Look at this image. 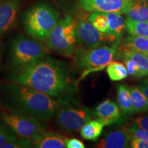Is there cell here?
<instances>
[{
  "instance_id": "16",
  "label": "cell",
  "mask_w": 148,
  "mask_h": 148,
  "mask_svg": "<svg viewBox=\"0 0 148 148\" xmlns=\"http://www.w3.org/2000/svg\"><path fill=\"white\" fill-rule=\"evenodd\" d=\"M104 125L99 120H88L79 130L82 138L88 140H97L101 134Z\"/></svg>"
},
{
  "instance_id": "22",
  "label": "cell",
  "mask_w": 148,
  "mask_h": 148,
  "mask_svg": "<svg viewBox=\"0 0 148 148\" xmlns=\"http://www.w3.org/2000/svg\"><path fill=\"white\" fill-rule=\"evenodd\" d=\"M106 72L112 81H120L128 75L125 64L118 61H111L106 66Z\"/></svg>"
},
{
  "instance_id": "18",
  "label": "cell",
  "mask_w": 148,
  "mask_h": 148,
  "mask_svg": "<svg viewBox=\"0 0 148 148\" xmlns=\"http://www.w3.org/2000/svg\"><path fill=\"white\" fill-rule=\"evenodd\" d=\"M108 21L109 34L119 37L123 34L126 29L124 18L121 14L116 12H104Z\"/></svg>"
},
{
  "instance_id": "31",
  "label": "cell",
  "mask_w": 148,
  "mask_h": 148,
  "mask_svg": "<svg viewBox=\"0 0 148 148\" xmlns=\"http://www.w3.org/2000/svg\"><path fill=\"white\" fill-rule=\"evenodd\" d=\"M138 87L143 92V94L145 95L146 98H147L148 100V79L147 80L143 81L142 82H140Z\"/></svg>"
},
{
  "instance_id": "33",
  "label": "cell",
  "mask_w": 148,
  "mask_h": 148,
  "mask_svg": "<svg viewBox=\"0 0 148 148\" xmlns=\"http://www.w3.org/2000/svg\"><path fill=\"white\" fill-rule=\"evenodd\" d=\"M146 56H147V58H148V53H147V55H146Z\"/></svg>"
},
{
  "instance_id": "28",
  "label": "cell",
  "mask_w": 148,
  "mask_h": 148,
  "mask_svg": "<svg viewBox=\"0 0 148 148\" xmlns=\"http://www.w3.org/2000/svg\"><path fill=\"white\" fill-rule=\"evenodd\" d=\"M65 146L67 148H84L82 141L75 138H64Z\"/></svg>"
},
{
  "instance_id": "12",
  "label": "cell",
  "mask_w": 148,
  "mask_h": 148,
  "mask_svg": "<svg viewBox=\"0 0 148 148\" xmlns=\"http://www.w3.org/2000/svg\"><path fill=\"white\" fill-rule=\"evenodd\" d=\"M93 114L104 126L114 124L121 119L119 106L110 99H106L97 105L94 109Z\"/></svg>"
},
{
  "instance_id": "13",
  "label": "cell",
  "mask_w": 148,
  "mask_h": 148,
  "mask_svg": "<svg viewBox=\"0 0 148 148\" xmlns=\"http://www.w3.org/2000/svg\"><path fill=\"white\" fill-rule=\"evenodd\" d=\"M130 136L126 127L111 131L105 135L97 143L98 148H124L128 147L130 143Z\"/></svg>"
},
{
  "instance_id": "23",
  "label": "cell",
  "mask_w": 148,
  "mask_h": 148,
  "mask_svg": "<svg viewBox=\"0 0 148 148\" xmlns=\"http://www.w3.org/2000/svg\"><path fill=\"white\" fill-rule=\"evenodd\" d=\"M125 25L127 32L132 36L148 37V21H136L127 18Z\"/></svg>"
},
{
  "instance_id": "30",
  "label": "cell",
  "mask_w": 148,
  "mask_h": 148,
  "mask_svg": "<svg viewBox=\"0 0 148 148\" xmlns=\"http://www.w3.org/2000/svg\"><path fill=\"white\" fill-rule=\"evenodd\" d=\"M134 123L141 128L148 130V115L136 118L134 120Z\"/></svg>"
},
{
  "instance_id": "4",
  "label": "cell",
  "mask_w": 148,
  "mask_h": 148,
  "mask_svg": "<svg viewBox=\"0 0 148 148\" xmlns=\"http://www.w3.org/2000/svg\"><path fill=\"white\" fill-rule=\"evenodd\" d=\"M59 21V14L47 3H38L24 14L26 32L35 40H46Z\"/></svg>"
},
{
  "instance_id": "8",
  "label": "cell",
  "mask_w": 148,
  "mask_h": 148,
  "mask_svg": "<svg viewBox=\"0 0 148 148\" xmlns=\"http://www.w3.org/2000/svg\"><path fill=\"white\" fill-rule=\"evenodd\" d=\"M55 116L57 123L64 130L70 132L79 130L91 117L89 109L86 107L71 106V103L62 104Z\"/></svg>"
},
{
  "instance_id": "19",
  "label": "cell",
  "mask_w": 148,
  "mask_h": 148,
  "mask_svg": "<svg viewBox=\"0 0 148 148\" xmlns=\"http://www.w3.org/2000/svg\"><path fill=\"white\" fill-rule=\"evenodd\" d=\"M121 55L126 56L134 61L139 70L140 77L148 76V58L147 56L127 49H121Z\"/></svg>"
},
{
  "instance_id": "15",
  "label": "cell",
  "mask_w": 148,
  "mask_h": 148,
  "mask_svg": "<svg viewBox=\"0 0 148 148\" xmlns=\"http://www.w3.org/2000/svg\"><path fill=\"white\" fill-rule=\"evenodd\" d=\"M125 14L133 21H148V0H133Z\"/></svg>"
},
{
  "instance_id": "27",
  "label": "cell",
  "mask_w": 148,
  "mask_h": 148,
  "mask_svg": "<svg viewBox=\"0 0 148 148\" xmlns=\"http://www.w3.org/2000/svg\"><path fill=\"white\" fill-rule=\"evenodd\" d=\"M127 130L131 139L148 140V130L133 124L127 127Z\"/></svg>"
},
{
  "instance_id": "14",
  "label": "cell",
  "mask_w": 148,
  "mask_h": 148,
  "mask_svg": "<svg viewBox=\"0 0 148 148\" xmlns=\"http://www.w3.org/2000/svg\"><path fill=\"white\" fill-rule=\"evenodd\" d=\"M34 147L64 148L66 147L64 137L58 133L44 131L40 136L32 140Z\"/></svg>"
},
{
  "instance_id": "2",
  "label": "cell",
  "mask_w": 148,
  "mask_h": 148,
  "mask_svg": "<svg viewBox=\"0 0 148 148\" xmlns=\"http://www.w3.org/2000/svg\"><path fill=\"white\" fill-rule=\"evenodd\" d=\"M1 91L8 110L32 116L42 121L51 119L58 108L66 103L18 83L5 85Z\"/></svg>"
},
{
  "instance_id": "32",
  "label": "cell",
  "mask_w": 148,
  "mask_h": 148,
  "mask_svg": "<svg viewBox=\"0 0 148 148\" xmlns=\"http://www.w3.org/2000/svg\"><path fill=\"white\" fill-rule=\"evenodd\" d=\"M1 47H0V65H1Z\"/></svg>"
},
{
  "instance_id": "26",
  "label": "cell",
  "mask_w": 148,
  "mask_h": 148,
  "mask_svg": "<svg viewBox=\"0 0 148 148\" xmlns=\"http://www.w3.org/2000/svg\"><path fill=\"white\" fill-rule=\"evenodd\" d=\"M34 147L32 140L29 138L17 136L15 139L3 145L1 148H32Z\"/></svg>"
},
{
  "instance_id": "29",
  "label": "cell",
  "mask_w": 148,
  "mask_h": 148,
  "mask_svg": "<svg viewBox=\"0 0 148 148\" xmlns=\"http://www.w3.org/2000/svg\"><path fill=\"white\" fill-rule=\"evenodd\" d=\"M130 145L132 148H148V140L131 139Z\"/></svg>"
},
{
  "instance_id": "6",
  "label": "cell",
  "mask_w": 148,
  "mask_h": 148,
  "mask_svg": "<svg viewBox=\"0 0 148 148\" xmlns=\"http://www.w3.org/2000/svg\"><path fill=\"white\" fill-rule=\"evenodd\" d=\"M48 48L66 57H72L76 48L75 22L67 15L58 21L54 28L46 39Z\"/></svg>"
},
{
  "instance_id": "21",
  "label": "cell",
  "mask_w": 148,
  "mask_h": 148,
  "mask_svg": "<svg viewBox=\"0 0 148 148\" xmlns=\"http://www.w3.org/2000/svg\"><path fill=\"white\" fill-rule=\"evenodd\" d=\"M132 98L134 112H142L148 110V100L138 86L129 88Z\"/></svg>"
},
{
  "instance_id": "5",
  "label": "cell",
  "mask_w": 148,
  "mask_h": 148,
  "mask_svg": "<svg viewBox=\"0 0 148 148\" xmlns=\"http://www.w3.org/2000/svg\"><path fill=\"white\" fill-rule=\"evenodd\" d=\"M117 44L114 43L111 47L100 45L95 47H76L73 55L74 63L78 69L82 70L83 75L101 71L112 61Z\"/></svg>"
},
{
  "instance_id": "10",
  "label": "cell",
  "mask_w": 148,
  "mask_h": 148,
  "mask_svg": "<svg viewBox=\"0 0 148 148\" xmlns=\"http://www.w3.org/2000/svg\"><path fill=\"white\" fill-rule=\"evenodd\" d=\"M79 6L86 12H116L126 14L133 0H77Z\"/></svg>"
},
{
  "instance_id": "20",
  "label": "cell",
  "mask_w": 148,
  "mask_h": 148,
  "mask_svg": "<svg viewBox=\"0 0 148 148\" xmlns=\"http://www.w3.org/2000/svg\"><path fill=\"white\" fill-rule=\"evenodd\" d=\"M117 101L119 108L125 114L134 112L132 98L129 88L124 84H119L117 88Z\"/></svg>"
},
{
  "instance_id": "11",
  "label": "cell",
  "mask_w": 148,
  "mask_h": 148,
  "mask_svg": "<svg viewBox=\"0 0 148 148\" xmlns=\"http://www.w3.org/2000/svg\"><path fill=\"white\" fill-rule=\"evenodd\" d=\"M21 0H0V36L16 26Z\"/></svg>"
},
{
  "instance_id": "7",
  "label": "cell",
  "mask_w": 148,
  "mask_h": 148,
  "mask_svg": "<svg viewBox=\"0 0 148 148\" xmlns=\"http://www.w3.org/2000/svg\"><path fill=\"white\" fill-rule=\"evenodd\" d=\"M0 119L18 136L29 138L32 140L45 131L42 121L16 111H0Z\"/></svg>"
},
{
  "instance_id": "3",
  "label": "cell",
  "mask_w": 148,
  "mask_h": 148,
  "mask_svg": "<svg viewBox=\"0 0 148 148\" xmlns=\"http://www.w3.org/2000/svg\"><path fill=\"white\" fill-rule=\"evenodd\" d=\"M45 47L34 38L18 34L9 46L8 62L12 74L25 71L47 56Z\"/></svg>"
},
{
  "instance_id": "24",
  "label": "cell",
  "mask_w": 148,
  "mask_h": 148,
  "mask_svg": "<svg viewBox=\"0 0 148 148\" xmlns=\"http://www.w3.org/2000/svg\"><path fill=\"white\" fill-rule=\"evenodd\" d=\"M88 21L101 32L108 33V21L104 12H93L88 16Z\"/></svg>"
},
{
  "instance_id": "25",
  "label": "cell",
  "mask_w": 148,
  "mask_h": 148,
  "mask_svg": "<svg viewBox=\"0 0 148 148\" xmlns=\"http://www.w3.org/2000/svg\"><path fill=\"white\" fill-rule=\"evenodd\" d=\"M17 135L3 122H0V148L5 143L15 139Z\"/></svg>"
},
{
  "instance_id": "17",
  "label": "cell",
  "mask_w": 148,
  "mask_h": 148,
  "mask_svg": "<svg viewBox=\"0 0 148 148\" xmlns=\"http://www.w3.org/2000/svg\"><path fill=\"white\" fill-rule=\"evenodd\" d=\"M121 49H127L147 55L148 53V37L130 36L122 40Z\"/></svg>"
},
{
  "instance_id": "1",
  "label": "cell",
  "mask_w": 148,
  "mask_h": 148,
  "mask_svg": "<svg viewBox=\"0 0 148 148\" xmlns=\"http://www.w3.org/2000/svg\"><path fill=\"white\" fill-rule=\"evenodd\" d=\"M12 82L21 84L63 103H71L76 93L71 70L60 60L46 56L25 71L12 74Z\"/></svg>"
},
{
  "instance_id": "9",
  "label": "cell",
  "mask_w": 148,
  "mask_h": 148,
  "mask_svg": "<svg viewBox=\"0 0 148 148\" xmlns=\"http://www.w3.org/2000/svg\"><path fill=\"white\" fill-rule=\"evenodd\" d=\"M77 41L85 47H95L107 43H118L119 37L109 33L101 32L89 21H79L75 23Z\"/></svg>"
}]
</instances>
